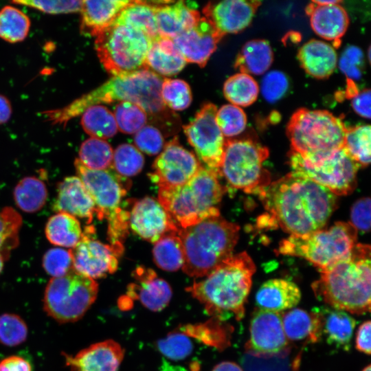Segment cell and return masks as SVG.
Returning <instances> with one entry per match:
<instances>
[{
    "label": "cell",
    "mask_w": 371,
    "mask_h": 371,
    "mask_svg": "<svg viewBox=\"0 0 371 371\" xmlns=\"http://www.w3.org/2000/svg\"><path fill=\"white\" fill-rule=\"evenodd\" d=\"M370 95L369 89L356 92L352 95L351 104L354 111L360 116L370 117Z\"/></svg>",
    "instance_id": "55"
},
{
    "label": "cell",
    "mask_w": 371,
    "mask_h": 371,
    "mask_svg": "<svg viewBox=\"0 0 371 371\" xmlns=\"http://www.w3.org/2000/svg\"><path fill=\"white\" fill-rule=\"evenodd\" d=\"M370 332L371 322L368 320L359 326L355 339L357 350L368 355H370L371 352Z\"/></svg>",
    "instance_id": "56"
},
{
    "label": "cell",
    "mask_w": 371,
    "mask_h": 371,
    "mask_svg": "<svg viewBox=\"0 0 371 371\" xmlns=\"http://www.w3.org/2000/svg\"><path fill=\"white\" fill-rule=\"evenodd\" d=\"M113 156V149L107 142L90 137L80 145L78 159L89 169L106 170L112 166Z\"/></svg>",
    "instance_id": "40"
},
{
    "label": "cell",
    "mask_w": 371,
    "mask_h": 371,
    "mask_svg": "<svg viewBox=\"0 0 371 371\" xmlns=\"http://www.w3.org/2000/svg\"><path fill=\"white\" fill-rule=\"evenodd\" d=\"M273 60V54L269 42L254 39L243 45L236 58L234 67L240 73L261 75L269 69Z\"/></svg>",
    "instance_id": "32"
},
{
    "label": "cell",
    "mask_w": 371,
    "mask_h": 371,
    "mask_svg": "<svg viewBox=\"0 0 371 371\" xmlns=\"http://www.w3.org/2000/svg\"><path fill=\"white\" fill-rule=\"evenodd\" d=\"M255 271V264L246 251L232 254L186 290L211 316L220 319L234 317L240 321L245 315Z\"/></svg>",
    "instance_id": "3"
},
{
    "label": "cell",
    "mask_w": 371,
    "mask_h": 371,
    "mask_svg": "<svg viewBox=\"0 0 371 371\" xmlns=\"http://www.w3.org/2000/svg\"><path fill=\"white\" fill-rule=\"evenodd\" d=\"M30 28L29 17L19 9L6 5L0 10V38L12 43L23 41Z\"/></svg>",
    "instance_id": "41"
},
{
    "label": "cell",
    "mask_w": 371,
    "mask_h": 371,
    "mask_svg": "<svg viewBox=\"0 0 371 371\" xmlns=\"http://www.w3.org/2000/svg\"><path fill=\"white\" fill-rule=\"evenodd\" d=\"M186 65L173 41L159 37L152 41L145 60V68L157 74L172 76L181 71Z\"/></svg>",
    "instance_id": "30"
},
{
    "label": "cell",
    "mask_w": 371,
    "mask_h": 371,
    "mask_svg": "<svg viewBox=\"0 0 371 371\" xmlns=\"http://www.w3.org/2000/svg\"><path fill=\"white\" fill-rule=\"evenodd\" d=\"M144 164L143 155L132 144H120L113 152L112 166L115 172L123 177L137 175L142 170Z\"/></svg>",
    "instance_id": "43"
},
{
    "label": "cell",
    "mask_w": 371,
    "mask_h": 371,
    "mask_svg": "<svg viewBox=\"0 0 371 371\" xmlns=\"http://www.w3.org/2000/svg\"><path fill=\"white\" fill-rule=\"evenodd\" d=\"M301 291L294 282L282 278L263 282L256 294L258 308L281 313L292 309L301 300Z\"/></svg>",
    "instance_id": "28"
},
{
    "label": "cell",
    "mask_w": 371,
    "mask_h": 371,
    "mask_svg": "<svg viewBox=\"0 0 371 371\" xmlns=\"http://www.w3.org/2000/svg\"><path fill=\"white\" fill-rule=\"evenodd\" d=\"M287 344L280 313L256 308L251 315L246 349L255 355H273Z\"/></svg>",
    "instance_id": "18"
},
{
    "label": "cell",
    "mask_w": 371,
    "mask_h": 371,
    "mask_svg": "<svg viewBox=\"0 0 371 371\" xmlns=\"http://www.w3.org/2000/svg\"><path fill=\"white\" fill-rule=\"evenodd\" d=\"M42 264L45 272L52 278L65 276L74 269L70 251L59 247L47 251Z\"/></svg>",
    "instance_id": "49"
},
{
    "label": "cell",
    "mask_w": 371,
    "mask_h": 371,
    "mask_svg": "<svg viewBox=\"0 0 371 371\" xmlns=\"http://www.w3.org/2000/svg\"><path fill=\"white\" fill-rule=\"evenodd\" d=\"M223 37L204 16H201L195 26L172 40L186 63H196L203 67Z\"/></svg>",
    "instance_id": "20"
},
{
    "label": "cell",
    "mask_w": 371,
    "mask_h": 371,
    "mask_svg": "<svg viewBox=\"0 0 371 371\" xmlns=\"http://www.w3.org/2000/svg\"><path fill=\"white\" fill-rule=\"evenodd\" d=\"M282 322L287 339L319 341V319L313 309L310 313L302 308L290 309L282 315Z\"/></svg>",
    "instance_id": "33"
},
{
    "label": "cell",
    "mask_w": 371,
    "mask_h": 371,
    "mask_svg": "<svg viewBox=\"0 0 371 371\" xmlns=\"http://www.w3.org/2000/svg\"><path fill=\"white\" fill-rule=\"evenodd\" d=\"M52 209L56 213L86 218L89 224L93 220L95 205L82 181L77 176H70L58 183Z\"/></svg>",
    "instance_id": "22"
},
{
    "label": "cell",
    "mask_w": 371,
    "mask_h": 371,
    "mask_svg": "<svg viewBox=\"0 0 371 371\" xmlns=\"http://www.w3.org/2000/svg\"><path fill=\"white\" fill-rule=\"evenodd\" d=\"M45 232L52 245L67 248L74 247L83 234L78 220L63 212L56 213L48 219Z\"/></svg>",
    "instance_id": "34"
},
{
    "label": "cell",
    "mask_w": 371,
    "mask_h": 371,
    "mask_svg": "<svg viewBox=\"0 0 371 371\" xmlns=\"http://www.w3.org/2000/svg\"><path fill=\"white\" fill-rule=\"evenodd\" d=\"M159 1H131L119 14L112 25L128 26L140 31L152 41L159 38L155 13Z\"/></svg>",
    "instance_id": "31"
},
{
    "label": "cell",
    "mask_w": 371,
    "mask_h": 371,
    "mask_svg": "<svg viewBox=\"0 0 371 371\" xmlns=\"http://www.w3.org/2000/svg\"><path fill=\"white\" fill-rule=\"evenodd\" d=\"M81 115L82 128L91 137L108 139L113 137L117 131L114 115L105 106H91Z\"/></svg>",
    "instance_id": "36"
},
{
    "label": "cell",
    "mask_w": 371,
    "mask_h": 371,
    "mask_svg": "<svg viewBox=\"0 0 371 371\" xmlns=\"http://www.w3.org/2000/svg\"><path fill=\"white\" fill-rule=\"evenodd\" d=\"M113 115L117 128L127 134L135 133L145 126L148 116L141 106L127 101L117 104Z\"/></svg>",
    "instance_id": "44"
},
{
    "label": "cell",
    "mask_w": 371,
    "mask_h": 371,
    "mask_svg": "<svg viewBox=\"0 0 371 371\" xmlns=\"http://www.w3.org/2000/svg\"><path fill=\"white\" fill-rule=\"evenodd\" d=\"M12 108L9 100L0 95V124L8 121L11 116Z\"/></svg>",
    "instance_id": "58"
},
{
    "label": "cell",
    "mask_w": 371,
    "mask_h": 371,
    "mask_svg": "<svg viewBox=\"0 0 371 371\" xmlns=\"http://www.w3.org/2000/svg\"><path fill=\"white\" fill-rule=\"evenodd\" d=\"M151 43L140 31L111 25L95 36V48L103 67L115 76L144 69Z\"/></svg>",
    "instance_id": "11"
},
{
    "label": "cell",
    "mask_w": 371,
    "mask_h": 371,
    "mask_svg": "<svg viewBox=\"0 0 371 371\" xmlns=\"http://www.w3.org/2000/svg\"><path fill=\"white\" fill-rule=\"evenodd\" d=\"M93 229L87 227L78 243L70 251L73 269L93 280L114 273L118 266L117 256L121 254L111 245L92 237Z\"/></svg>",
    "instance_id": "16"
},
{
    "label": "cell",
    "mask_w": 371,
    "mask_h": 371,
    "mask_svg": "<svg viewBox=\"0 0 371 371\" xmlns=\"http://www.w3.org/2000/svg\"><path fill=\"white\" fill-rule=\"evenodd\" d=\"M344 148L360 168L368 166L371 155L370 126L366 124L346 128Z\"/></svg>",
    "instance_id": "39"
},
{
    "label": "cell",
    "mask_w": 371,
    "mask_h": 371,
    "mask_svg": "<svg viewBox=\"0 0 371 371\" xmlns=\"http://www.w3.org/2000/svg\"><path fill=\"white\" fill-rule=\"evenodd\" d=\"M362 371H371V366L370 364L366 366Z\"/></svg>",
    "instance_id": "61"
},
{
    "label": "cell",
    "mask_w": 371,
    "mask_h": 371,
    "mask_svg": "<svg viewBox=\"0 0 371 371\" xmlns=\"http://www.w3.org/2000/svg\"><path fill=\"white\" fill-rule=\"evenodd\" d=\"M4 260L5 259L3 258V257L0 254V274L3 270V262H4Z\"/></svg>",
    "instance_id": "60"
},
{
    "label": "cell",
    "mask_w": 371,
    "mask_h": 371,
    "mask_svg": "<svg viewBox=\"0 0 371 371\" xmlns=\"http://www.w3.org/2000/svg\"><path fill=\"white\" fill-rule=\"evenodd\" d=\"M216 111L214 104L205 103L192 121L183 126V131L198 160L221 176L225 139L216 122Z\"/></svg>",
    "instance_id": "14"
},
{
    "label": "cell",
    "mask_w": 371,
    "mask_h": 371,
    "mask_svg": "<svg viewBox=\"0 0 371 371\" xmlns=\"http://www.w3.org/2000/svg\"><path fill=\"white\" fill-rule=\"evenodd\" d=\"M297 56L304 71L318 79L329 77L337 65L334 47L319 40L312 39L305 43L300 48Z\"/></svg>",
    "instance_id": "29"
},
{
    "label": "cell",
    "mask_w": 371,
    "mask_h": 371,
    "mask_svg": "<svg viewBox=\"0 0 371 371\" xmlns=\"http://www.w3.org/2000/svg\"><path fill=\"white\" fill-rule=\"evenodd\" d=\"M363 62V54L361 49L357 46L350 45L346 48L340 56L339 67L351 82L360 79Z\"/></svg>",
    "instance_id": "53"
},
{
    "label": "cell",
    "mask_w": 371,
    "mask_h": 371,
    "mask_svg": "<svg viewBox=\"0 0 371 371\" xmlns=\"http://www.w3.org/2000/svg\"><path fill=\"white\" fill-rule=\"evenodd\" d=\"M195 5L186 1H162L155 4L156 25L160 37L172 39L192 28L201 19Z\"/></svg>",
    "instance_id": "23"
},
{
    "label": "cell",
    "mask_w": 371,
    "mask_h": 371,
    "mask_svg": "<svg viewBox=\"0 0 371 371\" xmlns=\"http://www.w3.org/2000/svg\"><path fill=\"white\" fill-rule=\"evenodd\" d=\"M313 310L319 319V340L324 338L328 344L348 351L356 325L355 319L348 313L330 306Z\"/></svg>",
    "instance_id": "26"
},
{
    "label": "cell",
    "mask_w": 371,
    "mask_h": 371,
    "mask_svg": "<svg viewBox=\"0 0 371 371\" xmlns=\"http://www.w3.org/2000/svg\"><path fill=\"white\" fill-rule=\"evenodd\" d=\"M306 11L315 34L338 47L349 25L348 15L341 5L318 4L312 1Z\"/></svg>",
    "instance_id": "25"
},
{
    "label": "cell",
    "mask_w": 371,
    "mask_h": 371,
    "mask_svg": "<svg viewBox=\"0 0 371 371\" xmlns=\"http://www.w3.org/2000/svg\"><path fill=\"white\" fill-rule=\"evenodd\" d=\"M153 255L157 266L163 270L175 271L182 268L184 251L177 233L166 234L155 243Z\"/></svg>",
    "instance_id": "37"
},
{
    "label": "cell",
    "mask_w": 371,
    "mask_h": 371,
    "mask_svg": "<svg viewBox=\"0 0 371 371\" xmlns=\"http://www.w3.org/2000/svg\"><path fill=\"white\" fill-rule=\"evenodd\" d=\"M223 91L224 96L232 104L248 106L257 100L259 86L251 75L240 72L225 80Z\"/></svg>",
    "instance_id": "38"
},
{
    "label": "cell",
    "mask_w": 371,
    "mask_h": 371,
    "mask_svg": "<svg viewBox=\"0 0 371 371\" xmlns=\"http://www.w3.org/2000/svg\"><path fill=\"white\" fill-rule=\"evenodd\" d=\"M370 246L357 243L350 254L322 271L312 289L330 307L355 315L370 312Z\"/></svg>",
    "instance_id": "4"
},
{
    "label": "cell",
    "mask_w": 371,
    "mask_h": 371,
    "mask_svg": "<svg viewBox=\"0 0 371 371\" xmlns=\"http://www.w3.org/2000/svg\"><path fill=\"white\" fill-rule=\"evenodd\" d=\"M238 225L220 215L179 229L184 251L183 271L189 276L202 278L210 274L232 255L239 237Z\"/></svg>",
    "instance_id": "5"
},
{
    "label": "cell",
    "mask_w": 371,
    "mask_h": 371,
    "mask_svg": "<svg viewBox=\"0 0 371 371\" xmlns=\"http://www.w3.org/2000/svg\"><path fill=\"white\" fill-rule=\"evenodd\" d=\"M21 225V215L12 207H6L0 211V254L5 260L19 245Z\"/></svg>",
    "instance_id": "42"
},
{
    "label": "cell",
    "mask_w": 371,
    "mask_h": 371,
    "mask_svg": "<svg viewBox=\"0 0 371 371\" xmlns=\"http://www.w3.org/2000/svg\"><path fill=\"white\" fill-rule=\"evenodd\" d=\"M161 98L166 106L175 111L186 109L192 100L189 85L183 80L171 78L163 79Z\"/></svg>",
    "instance_id": "45"
},
{
    "label": "cell",
    "mask_w": 371,
    "mask_h": 371,
    "mask_svg": "<svg viewBox=\"0 0 371 371\" xmlns=\"http://www.w3.org/2000/svg\"><path fill=\"white\" fill-rule=\"evenodd\" d=\"M128 223L137 235L153 243L166 234L178 233L179 229L158 200L150 196L134 203Z\"/></svg>",
    "instance_id": "17"
},
{
    "label": "cell",
    "mask_w": 371,
    "mask_h": 371,
    "mask_svg": "<svg viewBox=\"0 0 371 371\" xmlns=\"http://www.w3.org/2000/svg\"><path fill=\"white\" fill-rule=\"evenodd\" d=\"M157 348L162 356L168 360L179 361L191 355L193 344L185 333L172 332L158 341Z\"/></svg>",
    "instance_id": "47"
},
{
    "label": "cell",
    "mask_w": 371,
    "mask_h": 371,
    "mask_svg": "<svg viewBox=\"0 0 371 371\" xmlns=\"http://www.w3.org/2000/svg\"><path fill=\"white\" fill-rule=\"evenodd\" d=\"M13 3L28 6L48 14H67L80 12L82 1H32L17 0Z\"/></svg>",
    "instance_id": "52"
},
{
    "label": "cell",
    "mask_w": 371,
    "mask_h": 371,
    "mask_svg": "<svg viewBox=\"0 0 371 371\" xmlns=\"http://www.w3.org/2000/svg\"><path fill=\"white\" fill-rule=\"evenodd\" d=\"M137 283L128 287V293L138 299L142 305L155 312L162 311L169 304L172 289L169 284L151 269L137 267L133 273Z\"/></svg>",
    "instance_id": "24"
},
{
    "label": "cell",
    "mask_w": 371,
    "mask_h": 371,
    "mask_svg": "<svg viewBox=\"0 0 371 371\" xmlns=\"http://www.w3.org/2000/svg\"><path fill=\"white\" fill-rule=\"evenodd\" d=\"M98 293L97 282L72 269L49 281L44 292L43 308L60 324L74 322L94 303Z\"/></svg>",
    "instance_id": "12"
},
{
    "label": "cell",
    "mask_w": 371,
    "mask_h": 371,
    "mask_svg": "<svg viewBox=\"0 0 371 371\" xmlns=\"http://www.w3.org/2000/svg\"><path fill=\"white\" fill-rule=\"evenodd\" d=\"M216 122L223 136L232 137L245 129L247 116L240 107L232 104H225L216 111Z\"/></svg>",
    "instance_id": "46"
},
{
    "label": "cell",
    "mask_w": 371,
    "mask_h": 371,
    "mask_svg": "<svg viewBox=\"0 0 371 371\" xmlns=\"http://www.w3.org/2000/svg\"><path fill=\"white\" fill-rule=\"evenodd\" d=\"M28 329L24 320L18 315L4 313L0 315V343L6 346H16L23 343Z\"/></svg>",
    "instance_id": "48"
},
{
    "label": "cell",
    "mask_w": 371,
    "mask_h": 371,
    "mask_svg": "<svg viewBox=\"0 0 371 371\" xmlns=\"http://www.w3.org/2000/svg\"><path fill=\"white\" fill-rule=\"evenodd\" d=\"M258 196L267 211L258 219V225L280 227L290 235L322 229L337 208L336 195L293 172L271 182Z\"/></svg>",
    "instance_id": "1"
},
{
    "label": "cell",
    "mask_w": 371,
    "mask_h": 371,
    "mask_svg": "<svg viewBox=\"0 0 371 371\" xmlns=\"http://www.w3.org/2000/svg\"><path fill=\"white\" fill-rule=\"evenodd\" d=\"M201 166L197 157L183 148L178 137H175L164 146L148 177L159 189L174 188L188 182Z\"/></svg>",
    "instance_id": "15"
},
{
    "label": "cell",
    "mask_w": 371,
    "mask_h": 371,
    "mask_svg": "<svg viewBox=\"0 0 371 371\" xmlns=\"http://www.w3.org/2000/svg\"><path fill=\"white\" fill-rule=\"evenodd\" d=\"M288 156L292 172L322 186L335 195L349 194L356 188L360 166L344 147L315 161H306L292 150Z\"/></svg>",
    "instance_id": "13"
},
{
    "label": "cell",
    "mask_w": 371,
    "mask_h": 371,
    "mask_svg": "<svg viewBox=\"0 0 371 371\" xmlns=\"http://www.w3.org/2000/svg\"><path fill=\"white\" fill-rule=\"evenodd\" d=\"M269 155L268 148L254 139H225L220 175L233 188L258 195L271 182L263 167Z\"/></svg>",
    "instance_id": "10"
},
{
    "label": "cell",
    "mask_w": 371,
    "mask_h": 371,
    "mask_svg": "<svg viewBox=\"0 0 371 371\" xmlns=\"http://www.w3.org/2000/svg\"><path fill=\"white\" fill-rule=\"evenodd\" d=\"M346 131L342 120L330 112L302 108L291 116L286 132L291 150L315 161L344 147Z\"/></svg>",
    "instance_id": "8"
},
{
    "label": "cell",
    "mask_w": 371,
    "mask_h": 371,
    "mask_svg": "<svg viewBox=\"0 0 371 371\" xmlns=\"http://www.w3.org/2000/svg\"><path fill=\"white\" fill-rule=\"evenodd\" d=\"M260 1L225 0L208 3L203 9L204 17L223 36L245 29L251 22Z\"/></svg>",
    "instance_id": "19"
},
{
    "label": "cell",
    "mask_w": 371,
    "mask_h": 371,
    "mask_svg": "<svg viewBox=\"0 0 371 371\" xmlns=\"http://www.w3.org/2000/svg\"><path fill=\"white\" fill-rule=\"evenodd\" d=\"M219 174L203 166L186 183L159 188L158 201L179 229L220 215L218 205L226 191Z\"/></svg>",
    "instance_id": "6"
},
{
    "label": "cell",
    "mask_w": 371,
    "mask_h": 371,
    "mask_svg": "<svg viewBox=\"0 0 371 371\" xmlns=\"http://www.w3.org/2000/svg\"><path fill=\"white\" fill-rule=\"evenodd\" d=\"M45 183L36 177L23 178L14 189V200L22 211L33 213L40 210L47 199Z\"/></svg>",
    "instance_id": "35"
},
{
    "label": "cell",
    "mask_w": 371,
    "mask_h": 371,
    "mask_svg": "<svg viewBox=\"0 0 371 371\" xmlns=\"http://www.w3.org/2000/svg\"><path fill=\"white\" fill-rule=\"evenodd\" d=\"M0 371H32V367L26 359L12 355L0 361Z\"/></svg>",
    "instance_id": "57"
},
{
    "label": "cell",
    "mask_w": 371,
    "mask_h": 371,
    "mask_svg": "<svg viewBox=\"0 0 371 371\" xmlns=\"http://www.w3.org/2000/svg\"><path fill=\"white\" fill-rule=\"evenodd\" d=\"M212 371H243L240 366L232 361H223L216 365Z\"/></svg>",
    "instance_id": "59"
},
{
    "label": "cell",
    "mask_w": 371,
    "mask_h": 371,
    "mask_svg": "<svg viewBox=\"0 0 371 371\" xmlns=\"http://www.w3.org/2000/svg\"><path fill=\"white\" fill-rule=\"evenodd\" d=\"M131 2L127 0L82 1L81 33L95 37L111 26Z\"/></svg>",
    "instance_id": "27"
},
{
    "label": "cell",
    "mask_w": 371,
    "mask_h": 371,
    "mask_svg": "<svg viewBox=\"0 0 371 371\" xmlns=\"http://www.w3.org/2000/svg\"><path fill=\"white\" fill-rule=\"evenodd\" d=\"M74 166L77 177L91 196L99 220L108 222V239L111 245L123 251L122 241L128 234L129 212L121 207L129 187L128 181L111 169L92 170L78 159Z\"/></svg>",
    "instance_id": "7"
},
{
    "label": "cell",
    "mask_w": 371,
    "mask_h": 371,
    "mask_svg": "<svg viewBox=\"0 0 371 371\" xmlns=\"http://www.w3.org/2000/svg\"><path fill=\"white\" fill-rule=\"evenodd\" d=\"M162 80L159 75L146 68L112 76L100 87L63 108L43 113L52 124L65 125L72 118L81 115L91 106L127 101L141 106L149 116L153 115L160 122L169 124L174 116L161 98Z\"/></svg>",
    "instance_id": "2"
},
{
    "label": "cell",
    "mask_w": 371,
    "mask_h": 371,
    "mask_svg": "<svg viewBox=\"0 0 371 371\" xmlns=\"http://www.w3.org/2000/svg\"><path fill=\"white\" fill-rule=\"evenodd\" d=\"M357 240L356 229L350 223L339 221L307 234L290 235L280 243L278 252L303 258L322 272L348 256Z\"/></svg>",
    "instance_id": "9"
},
{
    "label": "cell",
    "mask_w": 371,
    "mask_h": 371,
    "mask_svg": "<svg viewBox=\"0 0 371 371\" xmlns=\"http://www.w3.org/2000/svg\"><path fill=\"white\" fill-rule=\"evenodd\" d=\"M286 76L278 70L265 74L261 81L260 91L266 101L274 103L281 99L289 89Z\"/></svg>",
    "instance_id": "50"
},
{
    "label": "cell",
    "mask_w": 371,
    "mask_h": 371,
    "mask_svg": "<svg viewBox=\"0 0 371 371\" xmlns=\"http://www.w3.org/2000/svg\"><path fill=\"white\" fill-rule=\"evenodd\" d=\"M64 356L70 371H118L124 350L120 344L108 339L95 343L74 356Z\"/></svg>",
    "instance_id": "21"
},
{
    "label": "cell",
    "mask_w": 371,
    "mask_h": 371,
    "mask_svg": "<svg viewBox=\"0 0 371 371\" xmlns=\"http://www.w3.org/2000/svg\"><path fill=\"white\" fill-rule=\"evenodd\" d=\"M136 148L148 155L158 154L164 148V139L161 131L152 125H145L134 136Z\"/></svg>",
    "instance_id": "51"
},
{
    "label": "cell",
    "mask_w": 371,
    "mask_h": 371,
    "mask_svg": "<svg viewBox=\"0 0 371 371\" xmlns=\"http://www.w3.org/2000/svg\"><path fill=\"white\" fill-rule=\"evenodd\" d=\"M370 199L363 197L356 201L350 209V223L358 232L365 234L370 229Z\"/></svg>",
    "instance_id": "54"
}]
</instances>
